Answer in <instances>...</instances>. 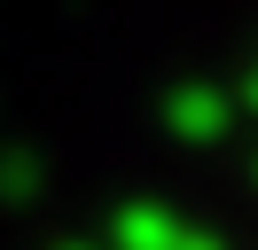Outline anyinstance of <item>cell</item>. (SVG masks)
Returning <instances> with one entry per match:
<instances>
[{
  "label": "cell",
  "instance_id": "1",
  "mask_svg": "<svg viewBox=\"0 0 258 250\" xmlns=\"http://www.w3.org/2000/svg\"><path fill=\"white\" fill-rule=\"evenodd\" d=\"M235 102H242V94H219V86H180L172 102H164V125H172L180 141H219L227 125H235Z\"/></svg>",
  "mask_w": 258,
  "mask_h": 250
},
{
  "label": "cell",
  "instance_id": "2",
  "mask_svg": "<svg viewBox=\"0 0 258 250\" xmlns=\"http://www.w3.org/2000/svg\"><path fill=\"white\" fill-rule=\"evenodd\" d=\"M196 227H180L164 203H125V211L110 219V250H180Z\"/></svg>",
  "mask_w": 258,
  "mask_h": 250
},
{
  "label": "cell",
  "instance_id": "3",
  "mask_svg": "<svg viewBox=\"0 0 258 250\" xmlns=\"http://www.w3.org/2000/svg\"><path fill=\"white\" fill-rule=\"evenodd\" d=\"M0 196H39V164H32V156H0Z\"/></svg>",
  "mask_w": 258,
  "mask_h": 250
},
{
  "label": "cell",
  "instance_id": "4",
  "mask_svg": "<svg viewBox=\"0 0 258 250\" xmlns=\"http://www.w3.org/2000/svg\"><path fill=\"white\" fill-rule=\"evenodd\" d=\"M180 250H227V242H219V234H188Z\"/></svg>",
  "mask_w": 258,
  "mask_h": 250
},
{
  "label": "cell",
  "instance_id": "5",
  "mask_svg": "<svg viewBox=\"0 0 258 250\" xmlns=\"http://www.w3.org/2000/svg\"><path fill=\"white\" fill-rule=\"evenodd\" d=\"M242 109H258V62H250V78H242Z\"/></svg>",
  "mask_w": 258,
  "mask_h": 250
},
{
  "label": "cell",
  "instance_id": "6",
  "mask_svg": "<svg viewBox=\"0 0 258 250\" xmlns=\"http://www.w3.org/2000/svg\"><path fill=\"white\" fill-rule=\"evenodd\" d=\"M71 250H94V242H71Z\"/></svg>",
  "mask_w": 258,
  "mask_h": 250
}]
</instances>
